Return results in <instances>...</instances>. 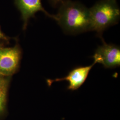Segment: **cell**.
I'll list each match as a JSON object with an SVG mask.
<instances>
[{"label": "cell", "mask_w": 120, "mask_h": 120, "mask_svg": "<svg viewBox=\"0 0 120 120\" xmlns=\"http://www.w3.org/2000/svg\"><path fill=\"white\" fill-rule=\"evenodd\" d=\"M7 90V82L4 78H0V115L5 110Z\"/></svg>", "instance_id": "7"}, {"label": "cell", "mask_w": 120, "mask_h": 120, "mask_svg": "<svg viewBox=\"0 0 120 120\" xmlns=\"http://www.w3.org/2000/svg\"><path fill=\"white\" fill-rule=\"evenodd\" d=\"M16 3L22 14L24 30L26 28L30 18L39 11L42 12L48 17L57 21L56 15H52L43 8L41 0H16Z\"/></svg>", "instance_id": "6"}, {"label": "cell", "mask_w": 120, "mask_h": 120, "mask_svg": "<svg viewBox=\"0 0 120 120\" xmlns=\"http://www.w3.org/2000/svg\"><path fill=\"white\" fill-rule=\"evenodd\" d=\"M6 39V38L5 37L4 35L3 34V33L0 30V39Z\"/></svg>", "instance_id": "9"}, {"label": "cell", "mask_w": 120, "mask_h": 120, "mask_svg": "<svg viewBox=\"0 0 120 120\" xmlns=\"http://www.w3.org/2000/svg\"><path fill=\"white\" fill-rule=\"evenodd\" d=\"M96 63H94L89 66H79L72 69L65 77L55 79L46 80L48 86H51L52 83L56 82L66 81L69 84L67 90L75 91L79 89L86 82L91 69Z\"/></svg>", "instance_id": "4"}, {"label": "cell", "mask_w": 120, "mask_h": 120, "mask_svg": "<svg viewBox=\"0 0 120 120\" xmlns=\"http://www.w3.org/2000/svg\"><path fill=\"white\" fill-rule=\"evenodd\" d=\"M50 3L53 6L55 7L57 5H60L61 3L66 0H49Z\"/></svg>", "instance_id": "8"}, {"label": "cell", "mask_w": 120, "mask_h": 120, "mask_svg": "<svg viewBox=\"0 0 120 120\" xmlns=\"http://www.w3.org/2000/svg\"><path fill=\"white\" fill-rule=\"evenodd\" d=\"M102 45L99 46L92 57L94 62L102 64L105 69H114L120 66V48L112 44H107L101 39Z\"/></svg>", "instance_id": "3"}, {"label": "cell", "mask_w": 120, "mask_h": 120, "mask_svg": "<svg viewBox=\"0 0 120 120\" xmlns=\"http://www.w3.org/2000/svg\"><path fill=\"white\" fill-rule=\"evenodd\" d=\"M21 55L17 46L0 48V74L9 75L14 73L19 65Z\"/></svg>", "instance_id": "5"}, {"label": "cell", "mask_w": 120, "mask_h": 120, "mask_svg": "<svg viewBox=\"0 0 120 120\" xmlns=\"http://www.w3.org/2000/svg\"><path fill=\"white\" fill-rule=\"evenodd\" d=\"M89 9L90 31L96 32L101 39L105 30L120 20V9L116 0H101Z\"/></svg>", "instance_id": "2"}, {"label": "cell", "mask_w": 120, "mask_h": 120, "mask_svg": "<svg viewBox=\"0 0 120 120\" xmlns=\"http://www.w3.org/2000/svg\"><path fill=\"white\" fill-rule=\"evenodd\" d=\"M57 23L64 33L75 35L90 31L89 9L77 1L66 0L60 4Z\"/></svg>", "instance_id": "1"}]
</instances>
